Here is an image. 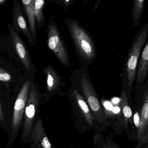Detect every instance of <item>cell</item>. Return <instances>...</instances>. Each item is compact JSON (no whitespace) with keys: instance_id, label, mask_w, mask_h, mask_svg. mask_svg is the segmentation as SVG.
Listing matches in <instances>:
<instances>
[{"instance_id":"1","label":"cell","mask_w":148,"mask_h":148,"mask_svg":"<svg viewBox=\"0 0 148 148\" xmlns=\"http://www.w3.org/2000/svg\"><path fill=\"white\" fill-rule=\"evenodd\" d=\"M148 38V21L137 33L123 66L122 87L126 89L129 98L135 86L139 58Z\"/></svg>"},{"instance_id":"2","label":"cell","mask_w":148,"mask_h":148,"mask_svg":"<svg viewBox=\"0 0 148 148\" xmlns=\"http://www.w3.org/2000/svg\"><path fill=\"white\" fill-rule=\"evenodd\" d=\"M43 95L35 83H32L30 95L26 106L24 123L21 136L20 142L22 145L31 143V136L40 113V106L43 104Z\"/></svg>"},{"instance_id":"3","label":"cell","mask_w":148,"mask_h":148,"mask_svg":"<svg viewBox=\"0 0 148 148\" xmlns=\"http://www.w3.org/2000/svg\"><path fill=\"white\" fill-rule=\"evenodd\" d=\"M67 24L69 33L78 53L86 63H93L97 57V52L90 34L74 20H70Z\"/></svg>"},{"instance_id":"4","label":"cell","mask_w":148,"mask_h":148,"mask_svg":"<svg viewBox=\"0 0 148 148\" xmlns=\"http://www.w3.org/2000/svg\"><path fill=\"white\" fill-rule=\"evenodd\" d=\"M32 84V83L29 80L25 82L14 102L10 130L8 133V139L6 145L7 147L12 145L18 137L21 128H23L25 110Z\"/></svg>"},{"instance_id":"5","label":"cell","mask_w":148,"mask_h":148,"mask_svg":"<svg viewBox=\"0 0 148 148\" xmlns=\"http://www.w3.org/2000/svg\"><path fill=\"white\" fill-rule=\"evenodd\" d=\"M69 99L76 129L81 133L94 129L91 112L85 99L77 89H73L70 92Z\"/></svg>"},{"instance_id":"6","label":"cell","mask_w":148,"mask_h":148,"mask_svg":"<svg viewBox=\"0 0 148 148\" xmlns=\"http://www.w3.org/2000/svg\"><path fill=\"white\" fill-rule=\"evenodd\" d=\"M81 95L85 99L90 110L95 124L105 126L108 124V119L101 105L97 94L89 77L83 75L80 80Z\"/></svg>"},{"instance_id":"7","label":"cell","mask_w":148,"mask_h":148,"mask_svg":"<svg viewBox=\"0 0 148 148\" xmlns=\"http://www.w3.org/2000/svg\"><path fill=\"white\" fill-rule=\"evenodd\" d=\"M47 46L56 55L59 61L65 67L70 65L67 47L58 28L52 21L50 20L47 29Z\"/></svg>"},{"instance_id":"8","label":"cell","mask_w":148,"mask_h":148,"mask_svg":"<svg viewBox=\"0 0 148 148\" xmlns=\"http://www.w3.org/2000/svg\"><path fill=\"white\" fill-rule=\"evenodd\" d=\"M137 94L142 100L140 110V125L137 130L136 140L137 148L148 143V80Z\"/></svg>"},{"instance_id":"9","label":"cell","mask_w":148,"mask_h":148,"mask_svg":"<svg viewBox=\"0 0 148 148\" xmlns=\"http://www.w3.org/2000/svg\"><path fill=\"white\" fill-rule=\"evenodd\" d=\"M8 27L14 49L23 66L30 72L32 70L33 65L26 47L15 28H13L11 25Z\"/></svg>"},{"instance_id":"10","label":"cell","mask_w":148,"mask_h":148,"mask_svg":"<svg viewBox=\"0 0 148 148\" xmlns=\"http://www.w3.org/2000/svg\"><path fill=\"white\" fill-rule=\"evenodd\" d=\"M31 148H54L45 132L42 119L39 117L34 126L30 143Z\"/></svg>"},{"instance_id":"11","label":"cell","mask_w":148,"mask_h":148,"mask_svg":"<svg viewBox=\"0 0 148 148\" xmlns=\"http://www.w3.org/2000/svg\"><path fill=\"white\" fill-rule=\"evenodd\" d=\"M46 79V90L43 94V104L49 101L52 96L60 92L61 83L57 71L51 66L45 69Z\"/></svg>"},{"instance_id":"12","label":"cell","mask_w":148,"mask_h":148,"mask_svg":"<svg viewBox=\"0 0 148 148\" xmlns=\"http://www.w3.org/2000/svg\"><path fill=\"white\" fill-rule=\"evenodd\" d=\"M148 80V38L142 51L138 64L135 81V91L137 94Z\"/></svg>"},{"instance_id":"13","label":"cell","mask_w":148,"mask_h":148,"mask_svg":"<svg viewBox=\"0 0 148 148\" xmlns=\"http://www.w3.org/2000/svg\"><path fill=\"white\" fill-rule=\"evenodd\" d=\"M13 23L15 29L21 32L26 37L30 45L32 46L36 45V42L33 37L30 28L28 27L22 14L20 1H15L14 3Z\"/></svg>"},{"instance_id":"14","label":"cell","mask_w":148,"mask_h":148,"mask_svg":"<svg viewBox=\"0 0 148 148\" xmlns=\"http://www.w3.org/2000/svg\"><path fill=\"white\" fill-rule=\"evenodd\" d=\"M35 1V0H22L21 2L26 14L31 33L36 42V18L34 11Z\"/></svg>"},{"instance_id":"15","label":"cell","mask_w":148,"mask_h":148,"mask_svg":"<svg viewBox=\"0 0 148 148\" xmlns=\"http://www.w3.org/2000/svg\"><path fill=\"white\" fill-rule=\"evenodd\" d=\"M129 98L127 90L125 88L122 87L120 97V107L122 108L124 118V123L125 127H128V121L132 123V113L131 109L128 103Z\"/></svg>"},{"instance_id":"16","label":"cell","mask_w":148,"mask_h":148,"mask_svg":"<svg viewBox=\"0 0 148 148\" xmlns=\"http://www.w3.org/2000/svg\"><path fill=\"white\" fill-rule=\"evenodd\" d=\"M146 0H134L132 9V25L138 27L140 24L143 14Z\"/></svg>"},{"instance_id":"17","label":"cell","mask_w":148,"mask_h":148,"mask_svg":"<svg viewBox=\"0 0 148 148\" xmlns=\"http://www.w3.org/2000/svg\"><path fill=\"white\" fill-rule=\"evenodd\" d=\"M44 0H35L34 11L35 18L39 26L43 27L45 25V19L43 14V8L45 5Z\"/></svg>"},{"instance_id":"18","label":"cell","mask_w":148,"mask_h":148,"mask_svg":"<svg viewBox=\"0 0 148 148\" xmlns=\"http://www.w3.org/2000/svg\"><path fill=\"white\" fill-rule=\"evenodd\" d=\"M94 145L98 148H120L113 141L110 140H106L102 145L97 139L94 138Z\"/></svg>"},{"instance_id":"19","label":"cell","mask_w":148,"mask_h":148,"mask_svg":"<svg viewBox=\"0 0 148 148\" xmlns=\"http://www.w3.org/2000/svg\"><path fill=\"white\" fill-rule=\"evenodd\" d=\"M11 75L4 69L1 68L0 69V80L2 82H8L11 80Z\"/></svg>"},{"instance_id":"20","label":"cell","mask_w":148,"mask_h":148,"mask_svg":"<svg viewBox=\"0 0 148 148\" xmlns=\"http://www.w3.org/2000/svg\"><path fill=\"white\" fill-rule=\"evenodd\" d=\"M133 123H134L136 128L138 130V127H139V125H140V113L138 112H136L134 114V116H133Z\"/></svg>"},{"instance_id":"21","label":"cell","mask_w":148,"mask_h":148,"mask_svg":"<svg viewBox=\"0 0 148 148\" xmlns=\"http://www.w3.org/2000/svg\"><path fill=\"white\" fill-rule=\"evenodd\" d=\"M120 109L118 107H115L113 108V112L114 113H119L120 112Z\"/></svg>"},{"instance_id":"22","label":"cell","mask_w":148,"mask_h":148,"mask_svg":"<svg viewBox=\"0 0 148 148\" xmlns=\"http://www.w3.org/2000/svg\"><path fill=\"white\" fill-rule=\"evenodd\" d=\"M112 102L113 103H120V99L118 98H114L112 100Z\"/></svg>"},{"instance_id":"23","label":"cell","mask_w":148,"mask_h":148,"mask_svg":"<svg viewBox=\"0 0 148 148\" xmlns=\"http://www.w3.org/2000/svg\"><path fill=\"white\" fill-rule=\"evenodd\" d=\"M75 148V147H69V148Z\"/></svg>"},{"instance_id":"24","label":"cell","mask_w":148,"mask_h":148,"mask_svg":"<svg viewBox=\"0 0 148 148\" xmlns=\"http://www.w3.org/2000/svg\"><path fill=\"white\" fill-rule=\"evenodd\" d=\"M147 148H148V147H147Z\"/></svg>"}]
</instances>
